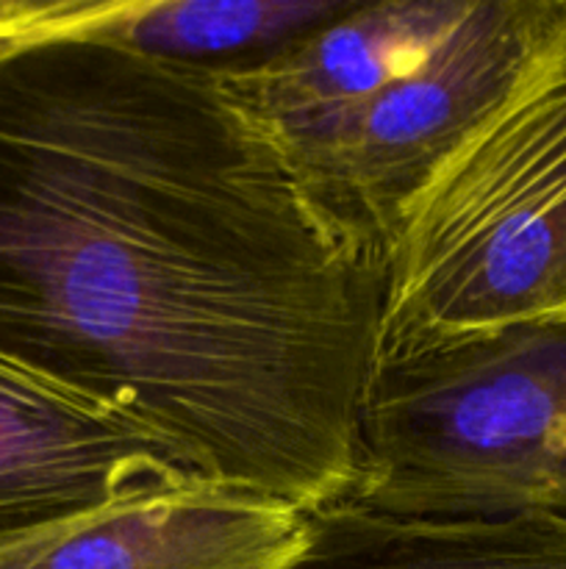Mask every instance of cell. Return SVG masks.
I'll list each match as a JSON object with an SVG mask.
<instances>
[{
	"label": "cell",
	"mask_w": 566,
	"mask_h": 569,
	"mask_svg": "<svg viewBox=\"0 0 566 569\" xmlns=\"http://www.w3.org/2000/svg\"><path fill=\"white\" fill-rule=\"evenodd\" d=\"M383 250L214 72L100 28L0 56V356L303 511L353 492Z\"/></svg>",
	"instance_id": "1"
},
{
	"label": "cell",
	"mask_w": 566,
	"mask_h": 569,
	"mask_svg": "<svg viewBox=\"0 0 566 569\" xmlns=\"http://www.w3.org/2000/svg\"><path fill=\"white\" fill-rule=\"evenodd\" d=\"M355 6L336 0H125L100 33L148 56L225 72L277 53Z\"/></svg>",
	"instance_id": "8"
},
{
	"label": "cell",
	"mask_w": 566,
	"mask_h": 569,
	"mask_svg": "<svg viewBox=\"0 0 566 569\" xmlns=\"http://www.w3.org/2000/svg\"><path fill=\"white\" fill-rule=\"evenodd\" d=\"M566 31V0H469L422 59L294 156L305 183L386 248L405 206Z\"/></svg>",
	"instance_id": "3"
},
{
	"label": "cell",
	"mask_w": 566,
	"mask_h": 569,
	"mask_svg": "<svg viewBox=\"0 0 566 569\" xmlns=\"http://www.w3.org/2000/svg\"><path fill=\"white\" fill-rule=\"evenodd\" d=\"M466 3L386 0L355 6L255 64L214 76L292 161L388 78L422 59L455 26Z\"/></svg>",
	"instance_id": "6"
},
{
	"label": "cell",
	"mask_w": 566,
	"mask_h": 569,
	"mask_svg": "<svg viewBox=\"0 0 566 569\" xmlns=\"http://www.w3.org/2000/svg\"><path fill=\"white\" fill-rule=\"evenodd\" d=\"M305 515L220 483L98 506L0 542V569H283Z\"/></svg>",
	"instance_id": "5"
},
{
	"label": "cell",
	"mask_w": 566,
	"mask_h": 569,
	"mask_svg": "<svg viewBox=\"0 0 566 569\" xmlns=\"http://www.w3.org/2000/svg\"><path fill=\"white\" fill-rule=\"evenodd\" d=\"M125 3V0H122ZM122 3L111 0H0V56L59 37V33L103 28L120 14Z\"/></svg>",
	"instance_id": "9"
},
{
	"label": "cell",
	"mask_w": 566,
	"mask_h": 569,
	"mask_svg": "<svg viewBox=\"0 0 566 569\" xmlns=\"http://www.w3.org/2000/svg\"><path fill=\"white\" fill-rule=\"evenodd\" d=\"M283 569H566V515L414 517L342 498L305 515V542Z\"/></svg>",
	"instance_id": "7"
},
{
	"label": "cell",
	"mask_w": 566,
	"mask_h": 569,
	"mask_svg": "<svg viewBox=\"0 0 566 569\" xmlns=\"http://www.w3.org/2000/svg\"><path fill=\"white\" fill-rule=\"evenodd\" d=\"M549 509H553V511H564V515H566V467H564V470H560L558 481H555L553 498H549Z\"/></svg>",
	"instance_id": "10"
},
{
	"label": "cell",
	"mask_w": 566,
	"mask_h": 569,
	"mask_svg": "<svg viewBox=\"0 0 566 569\" xmlns=\"http://www.w3.org/2000/svg\"><path fill=\"white\" fill-rule=\"evenodd\" d=\"M566 320V31L411 198L381 342Z\"/></svg>",
	"instance_id": "2"
},
{
	"label": "cell",
	"mask_w": 566,
	"mask_h": 569,
	"mask_svg": "<svg viewBox=\"0 0 566 569\" xmlns=\"http://www.w3.org/2000/svg\"><path fill=\"white\" fill-rule=\"evenodd\" d=\"M203 478L161 437L0 356V542Z\"/></svg>",
	"instance_id": "4"
}]
</instances>
